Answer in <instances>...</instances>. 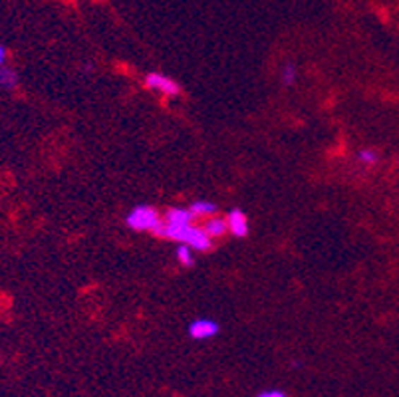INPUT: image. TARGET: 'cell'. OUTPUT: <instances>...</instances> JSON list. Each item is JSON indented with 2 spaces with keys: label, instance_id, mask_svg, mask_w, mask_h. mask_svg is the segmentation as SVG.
Masks as SVG:
<instances>
[{
  "label": "cell",
  "instance_id": "obj_1",
  "mask_svg": "<svg viewBox=\"0 0 399 397\" xmlns=\"http://www.w3.org/2000/svg\"><path fill=\"white\" fill-rule=\"evenodd\" d=\"M153 235H157L161 239H169V241L185 242V244H189L193 251L207 252L213 249V239L203 230V227H197L193 223H189V225H167V223H161Z\"/></svg>",
  "mask_w": 399,
  "mask_h": 397
},
{
  "label": "cell",
  "instance_id": "obj_2",
  "mask_svg": "<svg viewBox=\"0 0 399 397\" xmlns=\"http://www.w3.org/2000/svg\"><path fill=\"white\" fill-rule=\"evenodd\" d=\"M163 223V215L151 205H137L127 213L126 225L137 232H155L157 227Z\"/></svg>",
  "mask_w": 399,
  "mask_h": 397
},
{
  "label": "cell",
  "instance_id": "obj_3",
  "mask_svg": "<svg viewBox=\"0 0 399 397\" xmlns=\"http://www.w3.org/2000/svg\"><path fill=\"white\" fill-rule=\"evenodd\" d=\"M145 88L161 95H167V97H177L181 94V85L173 78L161 72H149L145 76Z\"/></svg>",
  "mask_w": 399,
  "mask_h": 397
},
{
  "label": "cell",
  "instance_id": "obj_4",
  "mask_svg": "<svg viewBox=\"0 0 399 397\" xmlns=\"http://www.w3.org/2000/svg\"><path fill=\"white\" fill-rule=\"evenodd\" d=\"M221 332V326L213 318H197L189 324V336L193 340H210Z\"/></svg>",
  "mask_w": 399,
  "mask_h": 397
},
{
  "label": "cell",
  "instance_id": "obj_5",
  "mask_svg": "<svg viewBox=\"0 0 399 397\" xmlns=\"http://www.w3.org/2000/svg\"><path fill=\"white\" fill-rule=\"evenodd\" d=\"M227 225H229V232L237 239H244L249 237V217L242 209H232L227 215Z\"/></svg>",
  "mask_w": 399,
  "mask_h": 397
},
{
  "label": "cell",
  "instance_id": "obj_6",
  "mask_svg": "<svg viewBox=\"0 0 399 397\" xmlns=\"http://www.w3.org/2000/svg\"><path fill=\"white\" fill-rule=\"evenodd\" d=\"M203 230L209 235L213 241L221 239L229 232V225H227V219H222L219 215H213V217H207L205 225H203Z\"/></svg>",
  "mask_w": 399,
  "mask_h": 397
},
{
  "label": "cell",
  "instance_id": "obj_7",
  "mask_svg": "<svg viewBox=\"0 0 399 397\" xmlns=\"http://www.w3.org/2000/svg\"><path fill=\"white\" fill-rule=\"evenodd\" d=\"M193 220H195V215L189 209H183V207H171L163 215V223H167V225H189Z\"/></svg>",
  "mask_w": 399,
  "mask_h": 397
},
{
  "label": "cell",
  "instance_id": "obj_8",
  "mask_svg": "<svg viewBox=\"0 0 399 397\" xmlns=\"http://www.w3.org/2000/svg\"><path fill=\"white\" fill-rule=\"evenodd\" d=\"M20 84V76L18 72L11 68V66H6V64H2L0 66V90H6V92H11L14 88H18Z\"/></svg>",
  "mask_w": 399,
  "mask_h": 397
},
{
  "label": "cell",
  "instance_id": "obj_9",
  "mask_svg": "<svg viewBox=\"0 0 399 397\" xmlns=\"http://www.w3.org/2000/svg\"><path fill=\"white\" fill-rule=\"evenodd\" d=\"M189 211L195 217H213V215H217L219 207L215 203L207 201V198H201V201H193L191 203Z\"/></svg>",
  "mask_w": 399,
  "mask_h": 397
},
{
  "label": "cell",
  "instance_id": "obj_10",
  "mask_svg": "<svg viewBox=\"0 0 399 397\" xmlns=\"http://www.w3.org/2000/svg\"><path fill=\"white\" fill-rule=\"evenodd\" d=\"M177 261L183 264V266H193L195 264V256H193V249H191L189 244H185V242H179L177 251Z\"/></svg>",
  "mask_w": 399,
  "mask_h": 397
},
{
  "label": "cell",
  "instance_id": "obj_11",
  "mask_svg": "<svg viewBox=\"0 0 399 397\" xmlns=\"http://www.w3.org/2000/svg\"><path fill=\"white\" fill-rule=\"evenodd\" d=\"M296 78H298V72H296L294 64H284L282 70H280V80L286 88L296 84Z\"/></svg>",
  "mask_w": 399,
  "mask_h": 397
},
{
  "label": "cell",
  "instance_id": "obj_12",
  "mask_svg": "<svg viewBox=\"0 0 399 397\" xmlns=\"http://www.w3.org/2000/svg\"><path fill=\"white\" fill-rule=\"evenodd\" d=\"M357 161H362L364 165H376L379 161V155L374 151V149H362L359 153H357Z\"/></svg>",
  "mask_w": 399,
  "mask_h": 397
},
{
  "label": "cell",
  "instance_id": "obj_13",
  "mask_svg": "<svg viewBox=\"0 0 399 397\" xmlns=\"http://www.w3.org/2000/svg\"><path fill=\"white\" fill-rule=\"evenodd\" d=\"M256 397H288L282 389H264Z\"/></svg>",
  "mask_w": 399,
  "mask_h": 397
},
{
  "label": "cell",
  "instance_id": "obj_14",
  "mask_svg": "<svg viewBox=\"0 0 399 397\" xmlns=\"http://www.w3.org/2000/svg\"><path fill=\"white\" fill-rule=\"evenodd\" d=\"M6 58H8V50H6V46L0 44V66L6 64Z\"/></svg>",
  "mask_w": 399,
  "mask_h": 397
}]
</instances>
